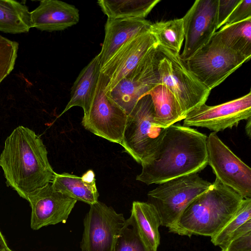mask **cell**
<instances>
[{"mask_svg": "<svg viewBox=\"0 0 251 251\" xmlns=\"http://www.w3.org/2000/svg\"><path fill=\"white\" fill-rule=\"evenodd\" d=\"M6 183L22 198L51 183L55 173L41 138L28 127H17L6 138L0 155Z\"/></svg>", "mask_w": 251, "mask_h": 251, "instance_id": "2", "label": "cell"}, {"mask_svg": "<svg viewBox=\"0 0 251 251\" xmlns=\"http://www.w3.org/2000/svg\"><path fill=\"white\" fill-rule=\"evenodd\" d=\"M112 251H151L141 237L132 216L126 220Z\"/></svg>", "mask_w": 251, "mask_h": 251, "instance_id": "27", "label": "cell"}, {"mask_svg": "<svg viewBox=\"0 0 251 251\" xmlns=\"http://www.w3.org/2000/svg\"><path fill=\"white\" fill-rule=\"evenodd\" d=\"M243 199L216 178L210 188L184 209L169 232L212 237L231 219Z\"/></svg>", "mask_w": 251, "mask_h": 251, "instance_id": "3", "label": "cell"}, {"mask_svg": "<svg viewBox=\"0 0 251 251\" xmlns=\"http://www.w3.org/2000/svg\"><path fill=\"white\" fill-rule=\"evenodd\" d=\"M160 0H100L97 1L108 18L145 19Z\"/></svg>", "mask_w": 251, "mask_h": 251, "instance_id": "24", "label": "cell"}, {"mask_svg": "<svg viewBox=\"0 0 251 251\" xmlns=\"http://www.w3.org/2000/svg\"><path fill=\"white\" fill-rule=\"evenodd\" d=\"M149 31L158 45L179 53L184 39L182 18L151 23Z\"/></svg>", "mask_w": 251, "mask_h": 251, "instance_id": "26", "label": "cell"}, {"mask_svg": "<svg viewBox=\"0 0 251 251\" xmlns=\"http://www.w3.org/2000/svg\"><path fill=\"white\" fill-rule=\"evenodd\" d=\"M207 139L190 127L170 126L152 154L141 162L136 179L147 185L159 184L202 171L208 165Z\"/></svg>", "mask_w": 251, "mask_h": 251, "instance_id": "1", "label": "cell"}, {"mask_svg": "<svg viewBox=\"0 0 251 251\" xmlns=\"http://www.w3.org/2000/svg\"><path fill=\"white\" fill-rule=\"evenodd\" d=\"M157 44L149 29L126 42L101 68L100 72L108 79L105 92L111 90Z\"/></svg>", "mask_w": 251, "mask_h": 251, "instance_id": "15", "label": "cell"}, {"mask_svg": "<svg viewBox=\"0 0 251 251\" xmlns=\"http://www.w3.org/2000/svg\"><path fill=\"white\" fill-rule=\"evenodd\" d=\"M153 47L138 64L106 94L128 115L138 101L159 83V51Z\"/></svg>", "mask_w": 251, "mask_h": 251, "instance_id": "9", "label": "cell"}, {"mask_svg": "<svg viewBox=\"0 0 251 251\" xmlns=\"http://www.w3.org/2000/svg\"><path fill=\"white\" fill-rule=\"evenodd\" d=\"M250 59L211 38L185 63L189 71L211 91Z\"/></svg>", "mask_w": 251, "mask_h": 251, "instance_id": "8", "label": "cell"}, {"mask_svg": "<svg viewBox=\"0 0 251 251\" xmlns=\"http://www.w3.org/2000/svg\"><path fill=\"white\" fill-rule=\"evenodd\" d=\"M90 206L83 220L81 251H112L126 219L123 214L102 202Z\"/></svg>", "mask_w": 251, "mask_h": 251, "instance_id": "11", "label": "cell"}, {"mask_svg": "<svg viewBox=\"0 0 251 251\" xmlns=\"http://www.w3.org/2000/svg\"><path fill=\"white\" fill-rule=\"evenodd\" d=\"M249 19H251V0H241L224 25L234 24Z\"/></svg>", "mask_w": 251, "mask_h": 251, "instance_id": "29", "label": "cell"}, {"mask_svg": "<svg viewBox=\"0 0 251 251\" xmlns=\"http://www.w3.org/2000/svg\"><path fill=\"white\" fill-rule=\"evenodd\" d=\"M26 200L31 209L30 227L33 230L65 223L77 202L56 191L51 183L30 193Z\"/></svg>", "mask_w": 251, "mask_h": 251, "instance_id": "14", "label": "cell"}, {"mask_svg": "<svg viewBox=\"0 0 251 251\" xmlns=\"http://www.w3.org/2000/svg\"><path fill=\"white\" fill-rule=\"evenodd\" d=\"M251 118V92L237 99L214 105L205 103L190 111L183 126L206 128L214 132L231 128L240 121Z\"/></svg>", "mask_w": 251, "mask_h": 251, "instance_id": "12", "label": "cell"}, {"mask_svg": "<svg viewBox=\"0 0 251 251\" xmlns=\"http://www.w3.org/2000/svg\"><path fill=\"white\" fill-rule=\"evenodd\" d=\"M208 164L223 184L233 189L243 199L251 198V169L238 157L217 135L207 139Z\"/></svg>", "mask_w": 251, "mask_h": 251, "instance_id": "10", "label": "cell"}, {"mask_svg": "<svg viewBox=\"0 0 251 251\" xmlns=\"http://www.w3.org/2000/svg\"><path fill=\"white\" fill-rule=\"evenodd\" d=\"M30 13L24 4L13 0H0V31L25 33L31 26Z\"/></svg>", "mask_w": 251, "mask_h": 251, "instance_id": "25", "label": "cell"}, {"mask_svg": "<svg viewBox=\"0 0 251 251\" xmlns=\"http://www.w3.org/2000/svg\"><path fill=\"white\" fill-rule=\"evenodd\" d=\"M57 191L75 200L92 205L98 201L99 194L95 174L89 170L81 176L68 173H55L51 182Z\"/></svg>", "mask_w": 251, "mask_h": 251, "instance_id": "18", "label": "cell"}, {"mask_svg": "<svg viewBox=\"0 0 251 251\" xmlns=\"http://www.w3.org/2000/svg\"><path fill=\"white\" fill-rule=\"evenodd\" d=\"M130 216L145 244L151 251H157L160 241L158 228L161 222L154 207L148 202L134 201Z\"/></svg>", "mask_w": 251, "mask_h": 251, "instance_id": "21", "label": "cell"}, {"mask_svg": "<svg viewBox=\"0 0 251 251\" xmlns=\"http://www.w3.org/2000/svg\"><path fill=\"white\" fill-rule=\"evenodd\" d=\"M212 183L193 173L159 184L148 193V202L156 210L161 225L169 229L176 224L186 206L206 191Z\"/></svg>", "mask_w": 251, "mask_h": 251, "instance_id": "5", "label": "cell"}, {"mask_svg": "<svg viewBox=\"0 0 251 251\" xmlns=\"http://www.w3.org/2000/svg\"><path fill=\"white\" fill-rule=\"evenodd\" d=\"M246 126H245V131L247 133L248 136L251 138V118H249L247 120Z\"/></svg>", "mask_w": 251, "mask_h": 251, "instance_id": "33", "label": "cell"}, {"mask_svg": "<svg viewBox=\"0 0 251 251\" xmlns=\"http://www.w3.org/2000/svg\"><path fill=\"white\" fill-rule=\"evenodd\" d=\"M31 27L49 32L63 30L77 24L78 10L57 0H43L30 13Z\"/></svg>", "mask_w": 251, "mask_h": 251, "instance_id": "16", "label": "cell"}, {"mask_svg": "<svg viewBox=\"0 0 251 251\" xmlns=\"http://www.w3.org/2000/svg\"><path fill=\"white\" fill-rule=\"evenodd\" d=\"M222 251H251V231L230 241Z\"/></svg>", "mask_w": 251, "mask_h": 251, "instance_id": "31", "label": "cell"}, {"mask_svg": "<svg viewBox=\"0 0 251 251\" xmlns=\"http://www.w3.org/2000/svg\"><path fill=\"white\" fill-rule=\"evenodd\" d=\"M251 231V198L243 199L231 219L216 234L211 241L222 250L234 238Z\"/></svg>", "mask_w": 251, "mask_h": 251, "instance_id": "23", "label": "cell"}, {"mask_svg": "<svg viewBox=\"0 0 251 251\" xmlns=\"http://www.w3.org/2000/svg\"><path fill=\"white\" fill-rule=\"evenodd\" d=\"M218 0H197L182 18L185 45L180 55L186 61L216 32Z\"/></svg>", "mask_w": 251, "mask_h": 251, "instance_id": "13", "label": "cell"}, {"mask_svg": "<svg viewBox=\"0 0 251 251\" xmlns=\"http://www.w3.org/2000/svg\"><path fill=\"white\" fill-rule=\"evenodd\" d=\"M100 70L98 54L79 73L72 87L70 100L59 117L74 106L81 107L84 113L87 112L101 73Z\"/></svg>", "mask_w": 251, "mask_h": 251, "instance_id": "19", "label": "cell"}, {"mask_svg": "<svg viewBox=\"0 0 251 251\" xmlns=\"http://www.w3.org/2000/svg\"><path fill=\"white\" fill-rule=\"evenodd\" d=\"M148 95L152 101L154 120L158 127L166 129L184 119L178 101L165 85L157 84Z\"/></svg>", "mask_w": 251, "mask_h": 251, "instance_id": "20", "label": "cell"}, {"mask_svg": "<svg viewBox=\"0 0 251 251\" xmlns=\"http://www.w3.org/2000/svg\"><path fill=\"white\" fill-rule=\"evenodd\" d=\"M224 47L251 57V19L224 25L212 37Z\"/></svg>", "mask_w": 251, "mask_h": 251, "instance_id": "22", "label": "cell"}, {"mask_svg": "<svg viewBox=\"0 0 251 251\" xmlns=\"http://www.w3.org/2000/svg\"><path fill=\"white\" fill-rule=\"evenodd\" d=\"M159 83L175 95L184 118L192 110L205 103L210 90L189 71L180 54L158 44Z\"/></svg>", "mask_w": 251, "mask_h": 251, "instance_id": "4", "label": "cell"}, {"mask_svg": "<svg viewBox=\"0 0 251 251\" xmlns=\"http://www.w3.org/2000/svg\"><path fill=\"white\" fill-rule=\"evenodd\" d=\"M154 116L149 95L142 97L128 115L121 146L140 164L152 154L166 130L156 126Z\"/></svg>", "mask_w": 251, "mask_h": 251, "instance_id": "6", "label": "cell"}, {"mask_svg": "<svg viewBox=\"0 0 251 251\" xmlns=\"http://www.w3.org/2000/svg\"><path fill=\"white\" fill-rule=\"evenodd\" d=\"M241 0H218L217 29L221 28Z\"/></svg>", "mask_w": 251, "mask_h": 251, "instance_id": "30", "label": "cell"}, {"mask_svg": "<svg viewBox=\"0 0 251 251\" xmlns=\"http://www.w3.org/2000/svg\"><path fill=\"white\" fill-rule=\"evenodd\" d=\"M0 251H12L8 247L5 238L0 231Z\"/></svg>", "mask_w": 251, "mask_h": 251, "instance_id": "32", "label": "cell"}, {"mask_svg": "<svg viewBox=\"0 0 251 251\" xmlns=\"http://www.w3.org/2000/svg\"><path fill=\"white\" fill-rule=\"evenodd\" d=\"M108 81L101 73L81 124L95 135L121 145L128 115L106 94L105 88Z\"/></svg>", "mask_w": 251, "mask_h": 251, "instance_id": "7", "label": "cell"}, {"mask_svg": "<svg viewBox=\"0 0 251 251\" xmlns=\"http://www.w3.org/2000/svg\"><path fill=\"white\" fill-rule=\"evenodd\" d=\"M19 44L0 35V83L14 69Z\"/></svg>", "mask_w": 251, "mask_h": 251, "instance_id": "28", "label": "cell"}, {"mask_svg": "<svg viewBox=\"0 0 251 251\" xmlns=\"http://www.w3.org/2000/svg\"><path fill=\"white\" fill-rule=\"evenodd\" d=\"M151 23L145 19L107 18L100 55L101 68L129 40L147 30Z\"/></svg>", "mask_w": 251, "mask_h": 251, "instance_id": "17", "label": "cell"}]
</instances>
